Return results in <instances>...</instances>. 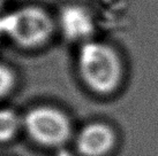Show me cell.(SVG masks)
Masks as SVG:
<instances>
[{
	"label": "cell",
	"mask_w": 158,
	"mask_h": 156,
	"mask_svg": "<svg viewBox=\"0 0 158 156\" xmlns=\"http://www.w3.org/2000/svg\"><path fill=\"white\" fill-rule=\"evenodd\" d=\"M80 76L98 94H110L120 85L123 65L118 54L105 44L85 43L77 57Z\"/></svg>",
	"instance_id": "obj_1"
},
{
	"label": "cell",
	"mask_w": 158,
	"mask_h": 156,
	"mask_svg": "<svg viewBox=\"0 0 158 156\" xmlns=\"http://www.w3.org/2000/svg\"><path fill=\"white\" fill-rule=\"evenodd\" d=\"M4 33L24 47H37L46 43L53 31L51 18L37 7H24L1 18Z\"/></svg>",
	"instance_id": "obj_2"
},
{
	"label": "cell",
	"mask_w": 158,
	"mask_h": 156,
	"mask_svg": "<svg viewBox=\"0 0 158 156\" xmlns=\"http://www.w3.org/2000/svg\"><path fill=\"white\" fill-rule=\"evenodd\" d=\"M23 127L35 142L44 147H59L72 135L69 118L53 107H36L22 118Z\"/></svg>",
	"instance_id": "obj_3"
},
{
	"label": "cell",
	"mask_w": 158,
	"mask_h": 156,
	"mask_svg": "<svg viewBox=\"0 0 158 156\" xmlns=\"http://www.w3.org/2000/svg\"><path fill=\"white\" fill-rule=\"evenodd\" d=\"M117 135L104 123H90L76 137V149L82 156H106L114 148Z\"/></svg>",
	"instance_id": "obj_4"
},
{
	"label": "cell",
	"mask_w": 158,
	"mask_h": 156,
	"mask_svg": "<svg viewBox=\"0 0 158 156\" xmlns=\"http://www.w3.org/2000/svg\"><path fill=\"white\" fill-rule=\"evenodd\" d=\"M59 24L64 36L74 41L85 40L94 32L91 15L87 9L77 5H69L61 9Z\"/></svg>",
	"instance_id": "obj_5"
},
{
	"label": "cell",
	"mask_w": 158,
	"mask_h": 156,
	"mask_svg": "<svg viewBox=\"0 0 158 156\" xmlns=\"http://www.w3.org/2000/svg\"><path fill=\"white\" fill-rule=\"evenodd\" d=\"M23 126L22 119L12 109H0V142L13 139Z\"/></svg>",
	"instance_id": "obj_6"
},
{
	"label": "cell",
	"mask_w": 158,
	"mask_h": 156,
	"mask_svg": "<svg viewBox=\"0 0 158 156\" xmlns=\"http://www.w3.org/2000/svg\"><path fill=\"white\" fill-rule=\"evenodd\" d=\"M15 84L13 72L6 67L0 64V98L8 94Z\"/></svg>",
	"instance_id": "obj_7"
},
{
	"label": "cell",
	"mask_w": 158,
	"mask_h": 156,
	"mask_svg": "<svg viewBox=\"0 0 158 156\" xmlns=\"http://www.w3.org/2000/svg\"><path fill=\"white\" fill-rule=\"evenodd\" d=\"M1 33H4V29H2V24H1V20H0V36Z\"/></svg>",
	"instance_id": "obj_8"
},
{
	"label": "cell",
	"mask_w": 158,
	"mask_h": 156,
	"mask_svg": "<svg viewBox=\"0 0 158 156\" xmlns=\"http://www.w3.org/2000/svg\"><path fill=\"white\" fill-rule=\"evenodd\" d=\"M4 2H5V0H0V7L2 6V4H4Z\"/></svg>",
	"instance_id": "obj_9"
}]
</instances>
